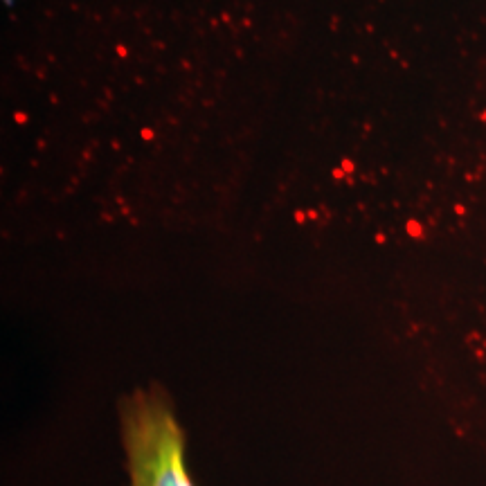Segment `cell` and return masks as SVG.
I'll list each match as a JSON object with an SVG mask.
<instances>
[{
  "instance_id": "1",
  "label": "cell",
  "mask_w": 486,
  "mask_h": 486,
  "mask_svg": "<svg viewBox=\"0 0 486 486\" xmlns=\"http://www.w3.org/2000/svg\"><path fill=\"white\" fill-rule=\"evenodd\" d=\"M117 423L129 486H194L185 464V432L164 387L149 383L124 394Z\"/></svg>"
}]
</instances>
